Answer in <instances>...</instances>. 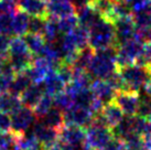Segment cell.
<instances>
[{
	"mask_svg": "<svg viewBox=\"0 0 151 150\" xmlns=\"http://www.w3.org/2000/svg\"><path fill=\"white\" fill-rule=\"evenodd\" d=\"M148 72H149V75H150V79H151V65L148 67Z\"/></svg>",
	"mask_w": 151,
	"mask_h": 150,
	"instance_id": "obj_52",
	"label": "cell"
},
{
	"mask_svg": "<svg viewBox=\"0 0 151 150\" xmlns=\"http://www.w3.org/2000/svg\"><path fill=\"white\" fill-rule=\"evenodd\" d=\"M37 120L33 108L22 106L11 114V131L16 135L22 133L32 128L33 124Z\"/></svg>",
	"mask_w": 151,
	"mask_h": 150,
	"instance_id": "obj_6",
	"label": "cell"
},
{
	"mask_svg": "<svg viewBox=\"0 0 151 150\" xmlns=\"http://www.w3.org/2000/svg\"><path fill=\"white\" fill-rule=\"evenodd\" d=\"M68 35L71 37L72 41L78 51L83 50L88 46V30L77 25L75 29L68 32Z\"/></svg>",
	"mask_w": 151,
	"mask_h": 150,
	"instance_id": "obj_27",
	"label": "cell"
},
{
	"mask_svg": "<svg viewBox=\"0 0 151 150\" xmlns=\"http://www.w3.org/2000/svg\"><path fill=\"white\" fill-rule=\"evenodd\" d=\"M27 46L29 49V52L33 56H38L42 53L43 49L46 44L45 39L43 38L42 34H35V33H30L28 32L27 34L23 35Z\"/></svg>",
	"mask_w": 151,
	"mask_h": 150,
	"instance_id": "obj_21",
	"label": "cell"
},
{
	"mask_svg": "<svg viewBox=\"0 0 151 150\" xmlns=\"http://www.w3.org/2000/svg\"><path fill=\"white\" fill-rule=\"evenodd\" d=\"M106 82L113 87V89L115 92H122V91H126V85H125V82L122 79V76L120 75L119 71L114 72L113 74L109 76L108 79H105Z\"/></svg>",
	"mask_w": 151,
	"mask_h": 150,
	"instance_id": "obj_40",
	"label": "cell"
},
{
	"mask_svg": "<svg viewBox=\"0 0 151 150\" xmlns=\"http://www.w3.org/2000/svg\"><path fill=\"white\" fill-rule=\"evenodd\" d=\"M14 75V72H0V94L8 92Z\"/></svg>",
	"mask_w": 151,
	"mask_h": 150,
	"instance_id": "obj_44",
	"label": "cell"
},
{
	"mask_svg": "<svg viewBox=\"0 0 151 150\" xmlns=\"http://www.w3.org/2000/svg\"><path fill=\"white\" fill-rule=\"evenodd\" d=\"M23 105L21 103V100L19 96L12 95L9 92L4 93L0 95V110L8 114H12L16 110L22 107Z\"/></svg>",
	"mask_w": 151,
	"mask_h": 150,
	"instance_id": "obj_24",
	"label": "cell"
},
{
	"mask_svg": "<svg viewBox=\"0 0 151 150\" xmlns=\"http://www.w3.org/2000/svg\"><path fill=\"white\" fill-rule=\"evenodd\" d=\"M88 46L94 51L115 46V28L114 23L101 18L88 30Z\"/></svg>",
	"mask_w": 151,
	"mask_h": 150,
	"instance_id": "obj_2",
	"label": "cell"
},
{
	"mask_svg": "<svg viewBox=\"0 0 151 150\" xmlns=\"http://www.w3.org/2000/svg\"><path fill=\"white\" fill-rule=\"evenodd\" d=\"M45 25V18L43 17H30L29 31L30 33L42 34Z\"/></svg>",
	"mask_w": 151,
	"mask_h": 150,
	"instance_id": "obj_41",
	"label": "cell"
},
{
	"mask_svg": "<svg viewBox=\"0 0 151 150\" xmlns=\"http://www.w3.org/2000/svg\"><path fill=\"white\" fill-rule=\"evenodd\" d=\"M44 95V91L41 84H30L28 87L24 89V92L20 95V100L23 106L33 108L42 96Z\"/></svg>",
	"mask_w": 151,
	"mask_h": 150,
	"instance_id": "obj_16",
	"label": "cell"
},
{
	"mask_svg": "<svg viewBox=\"0 0 151 150\" xmlns=\"http://www.w3.org/2000/svg\"><path fill=\"white\" fill-rule=\"evenodd\" d=\"M63 117L64 126H77L85 129L91 125L94 114L88 108L73 106L71 109L63 112Z\"/></svg>",
	"mask_w": 151,
	"mask_h": 150,
	"instance_id": "obj_8",
	"label": "cell"
},
{
	"mask_svg": "<svg viewBox=\"0 0 151 150\" xmlns=\"http://www.w3.org/2000/svg\"><path fill=\"white\" fill-rule=\"evenodd\" d=\"M94 52L95 51L93 50L92 48H85L83 50H81L77 54V58H76V61L73 64V69H77V70H84V71H87L89 64L92 62V58L94 56Z\"/></svg>",
	"mask_w": 151,
	"mask_h": 150,
	"instance_id": "obj_28",
	"label": "cell"
},
{
	"mask_svg": "<svg viewBox=\"0 0 151 150\" xmlns=\"http://www.w3.org/2000/svg\"><path fill=\"white\" fill-rule=\"evenodd\" d=\"M11 150H21V149H20V148H19V147L14 146V147H13V148H12V149H11Z\"/></svg>",
	"mask_w": 151,
	"mask_h": 150,
	"instance_id": "obj_53",
	"label": "cell"
},
{
	"mask_svg": "<svg viewBox=\"0 0 151 150\" xmlns=\"http://www.w3.org/2000/svg\"><path fill=\"white\" fill-rule=\"evenodd\" d=\"M104 150H125L124 141L116 139V138H113V140L109 142Z\"/></svg>",
	"mask_w": 151,
	"mask_h": 150,
	"instance_id": "obj_49",
	"label": "cell"
},
{
	"mask_svg": "<svg viewBox=\"0 0 151 150\" xmlns=\"http://www.w3.org/2000/svg\"><path fill=\"white\" fill-rule=\"evenodd\" d=\"M46 11L47 16L54 17L56 19H62L75 14V7L70 0H55L47 2Z\"/></svg>",
	"mask_w": 151,
	"mask_h": 150,
	"instance_id": "obj_12",
	"label": "cell"
},
{
	"mask_svg": "<svg viewBox=\"0 0 151 150\" xmlns=\"http://www.w3.org/2000/svg\"><path fill=\"white\" fill-rule=\"evenodd\" d=\"M11 131V115L0 110V133Z\"/></svg>",
	"mask_w": 151,
	"mask_h": 150,
	"instance_id": "obj_47",
	"label": "cell"
},
{
	"mask_svg": "<svg viewBox=\"0 0 151 150\" xmlns=\"http://www.w3.org/2000/svg\"><path fill=\"white\" fill-rule=\"evenodd\" d=\"M114 28H115V48L117 49L122 43L134 39L136 35L137 27L134 22L132 14L117 19L114 22Z\"/></svg>",
	"mask_w": 151,
	"mask_h": 150,
	"instance_id": "obj_7",
	"label": "cell"
},
{
	"mask_svg": "<svg viewBox=\"0 0 151 150\" xmlns=\"http://www.w3.org/2000/svg\"><path fill=\"white\" fill-rule=\"evenodd\" d=\"M0 95H1V94H0Z\"/></svg>",
	"mask_w": 151,
	"mask_h": 150,
	"instance_id": "obj_57",
	"label": "cell"
},
{
	"mask_svg": "<svg viewBox=\"0 0 151 150\" xmlns=\"http://www.w3.org/2000/svg\"><path fill=\"white\" fill-rule=\"evenodd\" d=\"M117 48L108 46L94 52L92 62L87 72L94 79H107L114 72L118 70L116 65Z\"/></svg>",
	"mask_w": 151,
	"mask_h": 150,
	"instance_id": "obj_1",
	"label": "cell"
},
{
	"mask_svg": "<svg viewBox=\"0 0 151 150\" xmlns=\"http://www.w3.org/2000/svg\"><path fill=\"white\" fill-rule=\"evenodd\" d=\"M136 64L140 66L149 67L151 65V43H143L141 53L136 60Z\"/></svg>",
	"mask_w": 151,
	"mask_h": 150,
	"instance_id": "obj_39",
	"label": "cell"
},
{
	"mask_svg": "<svg viewBox=\"0 0 151 150\" xmlns=\"http://www.w3.org/2000/svg\"><path fill=\"white\" fill-rule=\"evenodd\" d=\"M9 63L16 74L22 73L28 70L33 62L34 56L31 53H25L20 55H9Z\"/></svg>",
	"mask_w": 151,
	"mask_h": 150,
	"instance_id": "obj_23",
	"label": "cell"
},
{
	"mask_svg": "<svg viewBox=\"0 0 151 150\" xmlns=\"http://www.w3.org/2000/svg\"><path fill=\"white\" fill-rule=\"evenodd\" d=\"M53 100H54V107H56L63 112L71 109L74 106V96L66 92L65 89L59 94H56L53 97Z\"/></svg>",
	"mask_w": 151,
	"mask_h": 150,
	"instance_id": "obj_29",
	"label": "cell"
},
{
	"mask_svg": "<svg viewBox=\"0 0 151 150\" xmlns=\"http://www.w3.org/2000/svg\"><path fill=\"white\" fill-rule=\"evenodd\" d=\"M148 10H149V13H150V17H151V2H150V6H149Z\"/></svg>",
	"mask_w": 151,
	"mask_h": 150,
	"instance_id": "obj_54",
	"label": "cell"
},
{
	"mask_svg": "<svg viewBox=\"0 0 151 150\" xmlns=\"http://www.w3.org/2000/svg\"><path fill=\"white\" fill-rule=\"evenodd\" d=\"M12 16L2 14L0 16V33L6 35H12Z\"/></svg>",
	"mask_w": 151,
	"mask_h": 150,
	"instance_id": "obj_42",
	"label": "cell"
},
{
	"mask_svg": "<svg viewBox=\"0 0 151 150\" xmlns=\"http://www.w3.org/2000/svg\"><path fill=\"white\" fill-rule=\"evenodd\" d=\"M95 98L96 97L91 88L81 89L74 95V106H80V107H85L89 109Z\"/></svg>",
	"mask_w": 151,
	"mask_h": 150,
	"instance_id": "obj_30",
	"label": "cell"
},
{
	"mask_svg": "<svg viewBox=\"0 0 151 150\" xmlns=\"http://www.w3.org/2000/svg\"><path fill=\"white\" fill-rule=\"evenodd\" d=\"M44 91V94L46 95H50L52 97H54L56 94L61 93L62 91H64L65 88V84L62 79H60V76L58 75L55 70H51L46 76L44 77L43 82L41 83Z\"/></svg>",
	"mask_w": 151,
	"mask_h": 150,
	"instance_id": "obj_15",
	"label": "cell"
},
{
	"mask_svg": "<svg viewBox=\"0 0 151 150\" xmlns=\"http://www.w3.org/2000/svg\"><path fill=\"white\" fill-rule=\"evenodd\" d=\"M91 89L93 91L95 97L101 100L104 105L111 103L115 100L116 92L105 79H93Z\"/></svg>",
	"mask_w": 151,
	"mask_h": 150,
	"instance_id": "obj_13",
	"label": "cell"
},
{
	"mask_svg": "<svg viewBox=\"0 0 151 150\" xmlns=\"http://www.w3.org/2000/svg\"><path fill=\"white\" fill-rule=\"evenodd\" d=\"M56 73L60 76V79L64 82L65 85H67L68 83H71L72 77H73V67L68 64H65V63H62L58 70H56Z\"/></svg>",
	"mask_w": 151,
	"mask_h": 150,
	"instance_id": "obj_43",
	"label": "cell"
},
{
	"mask_svg": "<svg viewBox=\"0 0 151 150\" xmlns=\"http://www.w3.org/2000/svg\"><path fill=\"white\" fill-rule=\"evenodd\" d=\"M113 138L109 127L91 124L85 128L84 148L87 150H104Z\"/></svg>",
	"mask_w": 151,
	"mask_h": 150,
	"instance_id": "obj_4",
	"label": "cell"
},
{
	"mask_svg": "<svg viewBox=\"0 0 151 150\" xmlns=\"http://www.w3.org/2000/svg\"><path fill=\"white\" fill-rule=\"evenodd\" d=\"M18 10V4L13 0H0V16L13 14Z\"/></svg>",
	"mask_w": 151,
	"mask_h": 150,
	"instance_id": "obj_46",
	"label": "cell"
},
{
	"mask_svg": "<svg viewBox=\"0 0 151 150\" xmlns=\"http://www.w3.org/2000/svg\"><path fill=\"white\" fill-rule=\"evenodd\" d=\"M25 53H30V52L23 37L14 35L13 38H11L10 44H9V55H20Z\"/></svg>",
	"mask_w": 151,
	"mask_h": 150,
	"instance_id": "obj_33",
	"label": "cell"
},
{
	"mask_svg": "<svg viewBox=\"0 0 151 150\" xmlns=\"http://www.w3.org/2000/svg\"><path fill=\"white\" fill-rule=\"evenodd\" d=\"M147 119H148V121H149V123H150V124H151V115H150V116H149V117H148Z\"/></svg>",
	"mask_w": 151,
	"mask_h": 150,
	"instance_id": "obj_55",
	"label": "cell"
},
{
	"mask_svg": "<svg viewBox=\"0 0 151 150\" xmlns=\"http://www.w3.org/2000/svg\"><path fill=\"white\" fill-rule=\"evenodd\" d=\"M54 107V100H53V97L50 95H44L42 96V98L39 100L38 104L33 107V112L35 114V117L37 119H40L42 118L45 114L50 112L51 109Z\"/></svg>",
	"mask_w": 151,
	"mask_h": 150,
	"instance_id": "obj_31",
	"label": "cell"
},
{
	"mask_svg": "<svg viewBox=\"0 0 151 150\" xmlns=\"http://www.w3.org/2000/svg\"><path fill=\"white\" fill-rule=\"evenodd\" d=\"M16 136V146L19 147L21 150H43L41 144L39 142L31 128L24 133H18Z\"/></svg>",
	"mask_w": 151,
	"mask_h": 150,
	"instance_id": "obj_20",
	"label": "cell"
},
{
	"mask_svg": "<svg viewBox=\"0 0 151 150\" xmlns=\"http://www.w3.org/2000/svg\"><path fill=\"white\" fill-rule=\"evenodd\" d=\"M151 115V96L143 93L142 95L139 94V103L137 109V116L142 118H148Z\"/></svg>",
	"mask_w": 151,
	"mask_h": 150,
	"instance_id": "obj_34",
	"label": "cell"
},
{
	"mask_svg": "<svg viewBox=\"0 0 151 150\" xmlns=\"http://www.w3.org/2000/svg\"><path fill=\"white\" fill-rule=\"evenodd\" d=\"M72 4H73V6L75 7V11L76 9H80L82 8V7H85V6H87V4H89L91 2H92L93 0H70Z\"/></svg>",
	"mask_w": 151,
	"mask_h": 150,
	"instance_id": "obj_50",
	"label": "cell"
},
{
	"mask_svg": "<svg viewBox=\"0 0 151 150\" xmlns=\"http://www.w3.org/2000/svg\"><path fill=\"white\" fill-rule=\"evenodd\" d=\"M16 133L12 131L0 133V150H11L16 146Z\"/></svg>",
	"mask_w": 151,
	"mask_h": 150,
	"instance_id": "obj_38",
	"label": "cell"
},
{
	"mask_svg": "<svg viewBox=\"0 0 151 150\" xmlns=\"http://www.w3.org/2000/svg\"><path fill=\"white\" fill-rule=\"evenodd\" d=\"M43 38L46 42H55L58 41L62 33L59 28V19L51 16H46L45 18V25L43 29Z\"/></svg>",
	"mask_w": 151,
	"mask_h": 150,
	"instance_id": "obj_22",
	"label": "cell"
},
{
	"mask_svg": "<svg viewBox=\"0 0 151 150\" xmlns=\"http://www.w3.org/2000/svg\"><path fill=\"white\" fill-rule=\"evenodd\" d=\"M32 131L35 135L37 139L41 144L43 150L47 149L50 147L54 146L58 142V137H59V130L53 129L51 127H47L43 124L40 119H37L35 123L32 126Z\"/></svg>",
	"mask_w": 151,
	"mask_h": 150,
	"instance_id": "obj_9",
	"label": "cell"
},
{
	"mask_svg": "<svg viewBox=\"0 0 151 150\" xmlns=\"http://www.w3.org/2000/svg\"><path fill=\"white\" fill-rule=\"evenodd\" d=\"M128 7L130 8L131 12H139L147 9L150 6L151 0H125Z\"/></svg>",
	"mask_w": 151,
	"mask_h": 150,
	"instance_id": "obj_45",
	"label": "cell"
},
{
	"mask_svg": "<svg viewBox=\"0 0 151 150\" xmlns=\"http://www.w3.org/2000/svg\"><path fill=\"white\" fill-rule=\"evenodd\" d=\"M49 1H55V0H49Z\"/></svg>",
	"mask_w": 151,
	"mask_h": 150,
	"instance_id": "obj_56",
	"label": "cell"
},
{
	"mask_svg": "<svg viewBox=\"0 0 151 150\" xmlns=\"http://www.w3.org/2000/svg\"><path fill=\"white\" fill-rule=\"evenodd\" d=\"M30 84H32V83H31L30 79L28 77V75L25 74L24 72L18 73V74L14 75L12 82L10 84V87H9L8 92L10 93V94H12V95H16L20 97V95L24 92V89L29 86Z\"/></svg>",
	"mask_w": 151,
	"mask_h": 150,
	"instance_id": "obj_26",
	"label": "cell"
},
{
	"mask_svg": "<svg viewBox=\"0 0 151 150\" xmlns=\"http://www.w3.org/2000/svg\"><path fill=\"white\" fill-rule=\"evenodd\" d=\"M46 2L45 0H19L18 8L28 13L30 17L46 18Z\"/></svg>",
	"mask_w": 151,
	"mask_h": 150,
	"instance_id": "obj_14",
	"label": "cell"
},
{
	"mask_svg": "<svg viewBox=\"0 0 151 150\" xmlns=\"http://www.w3.org/2000/svg\"><path fill=\"white\" fill-rule=\"evenodd\" d=\"M148 8L142 11L132 13V19L137 28H148L151 25V17Z\"/></svg>",
	"mask_w": 151,
	"mask_h": 150,
	"instance_id": "obj_37",
	"label": "cell"
},
{
	"mask_svg": "<svg viewBox=\"0 0 151 150\" xmlns=\"http://www.w3.org/2000/svg\"><path fill=\"white\" fill-rule=\"evenodd\" d=\"M114 102L122 109L125 116H134L137 115V109H138L139 93L129 92V91L117 92Z\"/></svg>",
	"mask_w": 151,
	"mask_h": 150,
	"instance_id": "obj_10",
	"label": "cell"
},
{
	"mask_svg": "<svg viewBox=\"0 0 151 150\" xmlns=\"http://www.w3.org/2000/svg\"><path fill=\"white\" fill-rule=\"evenodd\" d=\"M85 142V129L77 126H63L59 130V145H75L82 146Z\"/></svg>",
	"mask_w": 151,
	"mask_h": 150,
	"instance_id": "obj_11",
	"label": "cell"
},
{
	"mask_svg": "<svg viewBox=\"0 0 151 150\" xmlns=\"http://www.w3.org/2000/svg\"><path fill=\"white\" fill-rule=\"evenodd\" d=\"M77 25H78V20H77L76 14H72L68 17L59 19V28L62 34L71 32L72 30L75 29Z\"/></svg>",
	"mask_w": 151,
	"mask_h": 150,
	"instance_id": "obj_36",
	"label": "cell"
},
{
	"mask_svg": "<svg viewBox=\"0 0 151 150\" xmlns=\"http://www.w3.org/2000/svg\"><path fill=\"white\" fill-rule=\"evenodd\" d=\"M142 45V42L134 38V39H131V40L118 46L117 54H116L117 69H122V67H125L127 65L134 64L139 54L141 53Z\"/></svg>",
	"mask_w": 151,
	"mask_h": 150,
	"instance_id": "obj_5",
	"label": "cell"
},
{
	"mask_svg": "<svg viewBox=\"0 0 151 150\" xmlns=\"http://www.w3.org/2000/svg\"><path fill=\"white\" fill-rule=\"evenodd\" d=\"M75 14L78 20V25L83 27L85 29L89 30L97 21L101 19V16L93 9L91 4H87L85 7H82L80 9H76Z\"/></svg>",
	"mask_w": 151,
	"mask_h": 150,
	"instance_id": "obj_17",
	"label": "cell"
},
{
	"mask_svg": "<svg viewBox=\"0 0 151 150\" xmlns=\"http://www.w3.org/2000/svg\"><path fill=\"white\" fill-rule=\"evenodd\" d=\"M118 71L125 82L126 91L129 92L140 93V91L146 87L149 82H151L148 67L140 66L136 63L118 69Z\"/></svg>",
	"mask_w": 151,
	"mask_h": 150,
	"instance_id": "obj_3",
	"label": "cell"
},
{
	"mask_svg": "<svg viewBox=\"0 0 151 150\" xmlns=\"http://www.w3.org/2000/svg\"><path fill=\"white\" fill-rule=\"evenodd\" d=\"M30 16L21 9L13 13L12 16V35L16 37H23L29 31Z\"/></svg>",
	"mask_w": 151,
	"mask_h": 150,
	"instance_id": "obj_18",
	"label": "cell"
},
{
	"mask_svg": "<svg viewBox=\"0 0 151 150\" xmlns=\"http://www.w3.org/2000/svg\"><path fill=\"white\" fill-rule=\"evenodd\" d=\"M125 150H145V140L143 137L137 133H132L122 140Z\"/></svg>",
	"mask_w": 151,
	"mask_h": 150,
	"instance_id": "obj_35",
	"label": "cell"
},
{
	"mask_svg": "<svg viewBox=\"0 0 151 150\" xmlns=\"http://www.w3.org/2000/svg\"><path fill=\"white\" fill-rule=\"evenodd\" d=\"M40 120L42 121L45 126L51 127L53 129H56V130L62 129V127L64 126L63 112H61L56 107H53L42 118H40Z\"/></svg>",
	"mask_w": 151,
	"mask_h": 150,
	"instance_id": "obj_25",
	"label": "cell"
},
{
	"mask_svg": "<svg viewBox=\"0 0 151 150\" xmlns=\"http://www.w3.org/2000/svg\"><path fill=\"white\" fill-rule=\"evenodd\" d=\"M114 1L115 0H93L89 4L101 18L108 19L113 10Z\"/></svg>",
	"mask_w": 151,
	"mask_h": 150,
	"instance_id": "obj_32",
	"label": "cell"
},
{
	"mask_svg": "<svg viewBox=\"0 0 151 150\" xmlns=\"http://www.w3.org/2000/svg\"><path fill=\"white\" fill-rule=\"evenodd\" d=\"M101 114L103 115L109 128H113L116 125H118L122 120V118L125 117L122 109L118 107V105L115 102L104 105Z\"/></svg>",
	"mask_w": 151,
	"mask_h": 150,
	"instance_id": "obj_19",
	"label": "cell"
},
{
	"mask_svg": "<svg viewBox=\"0 0 151 150\" xmlns=\"http://www.w3.org/2000/svg\"><path fill=\"white\" fill-rule=\"evenodd\" d=\"M145 140V150H151V135L143 138Z\"/></svg>",
	"mask_w": 151,
	"mask_h": 150,
	"instance_id": "obj_51",
	"label": "cell"
},
{
	"mask_svg": "<svg viewBox=\"0 0 151 150\" xmlns=\"http://www.w3.org/2000/svg\"><path fill=\"white\" fill-rule=\"evenodd\" d=\"M11 38L6 34L0 33V58H8L9 56V44Z\"/></svg>",
	"mask_w": 151,
	"mask_h": 150,
	"instance_id": "obj_48",
	"label": "cell"
}]
</instances>
